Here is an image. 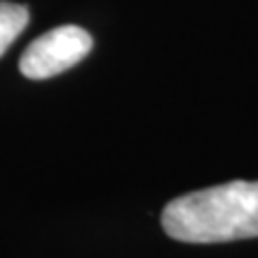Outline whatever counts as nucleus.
Instances as JSON below:
<instances>
[{"label": "nucleus", "mask_w": 258, "mask_h": 258, "mask_svg": "<svg viewBox=\"0 0 258 258\" xmlns=\"http://www.w3.org/2000/svg\"><path fill=\"white\" fill-rule=\"evenodd\" d=\"M93 50L91 35L80 26H58L37 37L20 58L22 76L30 80H47L76 67Z\"/></svg>", "instance_id": "obj_2"}, {"label": "nucleus", "mask_w": 258, "mask_h": 258, "mask_svg": "<svg viewBox=\"0 0 258 258\" xmlns=\"http://www.w3.org/2000/svg\"><path fill=\"white\" fill-rule=\"evenodd\" d=\"M166 235L183 243H228L258 237V181H232L170 200Z\"/></svg>", "instance_id": "obj_1"}, {"label": "nucleus", "mask_w": 258, "mask_h": 258, "mask_svg": "<svg viewBox=\"0 0 258 258\" xmlns=\"http://www.w3.org/2000/svg\"><path fill=\"white\" fill-rule=\"evenodd\" d=\"M30 13L24 5L0 3V56L11 47V43L28 26Z\"/></svg>", "instance_id": "obj_3"}]
</instances>
